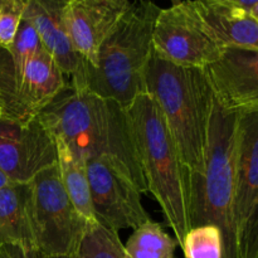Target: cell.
Wrapping results in <instances>:
<instances>
[{
    "mask_svg": "<svg viewBox=\"0 0 258 258\" xmlns=\"http://www.w3.org/2000/svg\"><path fill=\"white\" fill-rule=\"evenodd\" d=\"M53 138L64 141L86 161L106 159L141 194H148L125 108L85 88L71 86L38 115Z\"/></svg>",
    "mask_w": 258,
    "mask_h": 258,
    "instance_id": "obj_1",
    "label": "cell"
},
{
    "mask_svg": "<svg viewBox=\"0 0 258 258\" xmlns=\"http://www.w3.org/2000/svg\"><path fill=\"white\" fill-rule=\"evenodd\" d=\"M145 93L155 100L189 173V185L203 178L214 93L207 70L184 68L153 50Z\"/></svg>",
    "mask_w": 258,
    "mask_h": 258,
    "instance_id": "obj_2",
    "label": "cell"
},
{
    "mask_svg": "<svg viewBox=\"0 0 258 258\" xmlns=\"http://www.w3.org/2000/svg\"><path fill=\"white\" fill-rule=\"evenodd\" d=\"M139 166L148 193L160 206L179 247L190 229L189 173L160 108L149 93L139 96L127 108Z\"/></svg>",
    "mask_w": 258,
    "mask_h": 258,
    "instance_id": "obj_3",
    "label": "cell"
},
{
    "mask_svg": "<svg viewBox=\"0 0 258 258\" xmlns=\"http://www.w3.org/2000/svg\"><path fill=\"white\" fill-rule=\"evenodd\" d=\"M159 12L160 8L153 2H133L100 48L96 66L83 62L80 75L68 83L127 108L145 93V75L153 54V28Z\"/></svg>",
    "mask_w": 258,
    "mask_h": 258,
    "instance_id": "obj_4",
    "label": "cell"
},
{
    "mask_svg": "<svg viewBox=\"0 0 258 258\" xmlns=\"http://www.w3.org/2000/svg\"><path fill=\"white\" fill-rule=\"evenodd\" d=\"M241 113L214 96L203 178L189 185L190 228L213 224L221 231L223 258H242L236 218L237 158Z\"/></svg>",
    "mask_w": 258,
    "mask_h": 258,
    "instance_id": "obj_5",
    "label": "cell"
},
{
    "mask_svg": "<svg viewBox=\"0 0 258 258\" xmlns=\"http://www.w3.org/2000/svg\"><path fill=\"white\" fill-rule=\"evenodd\" d=\"M28 185L35 249L43 257H72L91 223L66 193L57 165L38 174Z\"/></svg>",
    "mask_w": 258,
    "mask_h": 258,
    "instance_id": "obj_6",
    "label": "cell"
},
{
    "mask_svg": "<svg viewBox=\"0 0 258 258\" xmlns=\"http://www.w3.org/2000/svg\"><path fill=\"white\" fill-rule=\"evenodd\" d=\"M223 49L194 2H173L160 8L153 28V50L159 57L179 67L207 70Z\"/></svg>",
    "mask_w": 258,
    "mask_h": 258,
    "instance_id": "obj_7",
    "label": "cell"
},
{
    "mask_svg": "<svg viewBox=\"0 0 258 258\" xmlns=\"http://www.w3.org/2000/svg\"><path fill=\"white\" fill-rule=\"evenodd\" d=\"M57 165L55 140L40 118L0 120V170L10 183L28 184Z\"/></svg>",
    "mask_w": 258,
    "mask_h": 258,
    "instance_id": "obj_8",
    "label": "cell"
},
{
    "mask_svg": "<svg viewBox=\"0 0 258 258\" xmlns=\"http://www.w3.org/2000/svg\"><path fill=\"white\" fill-rule=\"evenodd\" d=\"M87 164L91 201L97 223L113 232L136 229L150 218L141 203V191L106 159Z\"/></svg>",
    "mask_w": 258,
    "mask_h": 258,
    "instance_id": "obj_9",
    "label": "cell"
},
{
    "mask_svg": "<svg viewBox=\"0 0 258 258\" xmlns=\"http://www.w3.org/2000/svg\"><path fill=\"white\" fill-rule=\"evenodd\" d=\"M236 218L242 258H258V112L239 118Z\"/></svg>",
    "mask_w": 258,
    "mask_h": 258,
    "instance_id": "obj_10",
    "label": "cell"
},
{
    "mask_svg": "<svg viewBox=\"0 0 258 258\" xmlns=\"http://www.w3.org/2000/svg\"><path fill=\"white\" fill-rule=\"evenodd\" d=\"M67 85L64 73L42 48L25 63L9 91L3 96L4 117L17 121L37 117Z\"/></svg>",
    "mask_w": 258,
    "mask_h": 258,
    "instance_id": "obj_11",
    "label": "cell"
},
{
    "mask_svg": "<svg viewBox=\"0 0 258 258\" xmlns=\"http://www.w3.org/2000/svg\"><path fill=\"white\" fill-rule=\"evenodd\" d=\"M128 0H67L64 22L72 44L83 62L96 66L105 40L130 9Z\"/></svg>",
    "mask_w": 258,
    "mask_h": 258,
    "instance_id": "obj_12",
    "label": "cell"
},
{
    "mask_svg": "<svg viewBox=\"0 0 258 258\" xmlns=\"http://www.w3.org/2000/svg\"><path fill=\"white\" fill-rule=\"evenodd\" d=\"M207 75L223 107L239 113L258 112V49L224 48Z\"/></svg>",
    "mask_w": 258,
    "mask_h": 258,
    "instance_id": "obj_13",
    "label": "cell"
},
{
    "mask_svg": "<svg viewBox=\"0 0 258 258\" xmlns=\"http://www.w3.org/2000/svg\"><path fill=\"white\" fill-rule=\"evenodd\" d=\"M67 0H28L24 12L39 35L42 48L70 78L80 75L83 59L76 52L64 22Z\"/></svg>",
    "mask_w": 258,
    "mask_h": 258,
    "instance_id": "obj_14",
    "label": "cell"
},
{
    "mask_svg": "<svg viewBox=\"0 0 258 258\" xmlns=\"http://www.w3.org/2000/svg\"><path fill=\"white\" fill-rule=\"evenodd\" d=\"M256 2L197 0L194 5L222 47L258 49V22L251 14Z\"/></svg>",
    "mask_w": 258,
    "mask_h": 258,
    "instance_id": "obj_15",
    "label": "cell"
},
{
    "mask_svg": "<svg viewBox=\"0 0 258 258\" xmlns=\"http://www.w3.org/2000/svg\"><path fill=\"white\" fill-rule=\"evenodd\" d=\"M0 246L35 248L28 184L10 183L0 189Z\"/></svg>",
    "mask_w": 258,
    "mask_h": 258,
    "instance_id": "obj_16",
    "label": "cell"
},
{
    "mask_svg": "<svg viewBox=\"0 0 258 258\" xmlns=\"http://www.w3.org/2000/svg\"><path fill=\"white\" fill-rule=\"evenodd\" d=\"M57 149V168L66 193L78 212L90 223H96L91 201L90 181H88L87 164L81 156L76 155L70 146L60 139H55Z\"/></svg>",
    "mask_w": 258,
    "mask_h": 258,
    "instance_id": "obj_17",
    "label": "cell"
},
{
    "mask_svg": "<svg viewBox=\"0 0 258 258\" xmlns=\"http://www.w3.org/2000/svg\"><path fill=\"white\" fill-rule=\"evenodd\" d=\"M123 246L130 258H176L179 243L164 229L163 224L149 219L134 229Z\"/></svg>",
    "mask_w": 258,
    "mask_h": 258,
    "instance_id": "obj_18",
    "label": "cell"
},
{
    "mask_svg": "<svg viewBox=\"0 0 258 258\" xmlns=\"http://www.w3.org/2000/svg\"><path fill=\"white\" fill-rule=\"evenodd\" d=\"M71 258H130L117 232L91 223L77 251Z\"/></svg>",
    "mask_w": 258,
    "mask_h": 258,
    "instance_id": "obj_19",
    "label": "cell"
},
{
    "mask_svg": "<svg viewBox=\"0 0 258 258\" xmlns=\"http://www.w3.org/2000/svg\"><path fill=\"white\" fill-rule=\"evenodd\" d=\"M184 258H223L221 231L213 224L193 227L184 237Z\"/></svg>",
    "mask_w": 258,
    "mask_h": 258,
    "instance_id": "obj_20",
    "label": "cell"
},
{
    "mask_svg": "<svg viewBox=\"0 0 258 258\" xmlns=\"http://www.w3.org/2000/svg\"><path fill=\"white\" fill-rule=\"evenodd\" d=\"M28 0H0V49L14 42L22 24Z\"/></svg>",
    "mask_w": 258,
    "mask_h": 258,
    "instance_id": "obj_21",
    "label": "cell"
},
{
    "mask_svg": "<svg viewBox=\"0 0 258 258\" xmlns=\"http://www.w3.org/2000/svg\"><path fill=\"white\" fill-rule=\"evenodd\" d=\"M10 258H43L35 248H20V247H8Z\"/></svg>",
    "mask_w": 258,
    "mask_h": 258,
    "instance_id": "obj_22",
    "label": "cell"
},
{
    "mask_svg": "<svg viewBox=\"0 0 258 258\" xmlns=\"http://www.w3.org/2000/svg\"><path fill=\"white\" fill-rule=\"evenodd\" d=\"M8 184H10L9 179H8L7 176H5V174L0 170V189L4 188V186L8 185Z\"/></svg>",
    "mask_w": 258,
    "mask_h": 258,
    "instance_id": "obj_23",
    "label": "cell"
},
{
    "mask_svg": "<svg viewBox=\"0 0 258 258\" xmlns=\"http://www.w3.org/2000/svg\"><path fill=\"white\" fill-rule=\"evenodd\" d=\"M0 258H10V252L8 247L0 246Z\"/></svg>",
    "mask_w": 258,
    "mask_h": 258,
    "instance_id": "obj_24",
    "label": "cell"
},
{
    "mask_svg": "<svg viewBox=\"0 0 258 258\" xmlns=\"http://www.w3.org/2000/svg\"><path fill=\"white\" fill-rule=\"evenodd\" d=\"M5 116V106H4V101H3V96L2 92H0V120Z\"/></svg>",
    "mask_w": 258,
    "mask_h": 258,
    "instance_id": "obj_25",
    "label": "cell"
},
{
    "mask_svg": "<svg viewBox=\"0 0 258 258\" xmlns=\"http://www.w3.org/2000/svg\"><path fill=\"white\" fill-rule=\"evenodd\" d=\"M251 14H252V17H253L254 19H256L257 22H258V0L256 2V4H254V7L252 8Z\"/></svg>",
    "mask_w": 258,
    "mask_h": 258,
    "instance_id": "obj_26",
    "label": "cell"
},
{
    "mask_svg": "<svg viewBox=\"0 0 258 258\" xmlns=\"http://www.w3.org/2000/svg\"><path fill=\"white\" fill-rule=\"evenodd\" d=\"M43 258H49V257H43ZM57 258H71V257H57Z\"/></svg>",
    "mask_w": 258,
    "mask_h": 258,
    "instance_id": "obj_27",
    "label": "cell"
}]
</instances>
